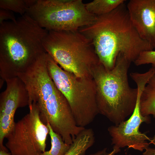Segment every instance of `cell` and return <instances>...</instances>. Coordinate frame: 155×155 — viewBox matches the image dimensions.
Returning <instances> with one entry per match:
<instances>
[{
    "mask_svg": "<svg viewBox=\"0 0 155 155\" xmlns=\"http://www.w3.org/2000/svg\"><path fill=\"white\" fill-rule=\"evenodd\" d=\"M78 31L91 41L100 61L108 70L114 68L120 53L131 63L142 52L154 49L136 30L124 3L108 13L97 16L92 23Z\"/></svg>",
    "mask_w": 155,
    "mask_h": 155,
    "instance_id": "obj_1",
    "label": "cell"
},
{
    "mask_svg": "<svg viewBox=\"0 0 155 155\" xmlns=\"http://www.w3.org/2000/svg\"><path fill=\"white\" fill-rule=\"evenodd\" d=\"M48 32L27 13L0 24V75L4 80L16 77L46 52L42 43Z\"/></svg>",
    "mask_w": 155,
    "mask_h": 155,
    "instance_id": "obj_2",
    "label": "cell"
},
{
    "mask_svg": "<svg viewBox=\"0 0 155 155\" xmlns=\"http://www.w3.org/2000/svg\"><path fill=\"white\" fill-rule=\"evenodd\" d=\"M131 63L120 53L112 69H106L100 63L92 73L98 113L115 125L132 115L136 105L137 89L130 86L127 76Z\"/></svg>",
    "mask_w": 155,
    "mask_h": 155,
    "instance_id": "obj_3",
    "label": "cell"
},
{
    "mask_svg": "<svg viewBox=\"0 0 155 155\" xmlns=\"http://www.w3.org/2000/svg\"><path fill=\"white\" fill-rule=\"evenodd\" d=\"M42 44L57 64L78 77L92 78L100 63L91 41L78 30L48 31Z\"/></svg>",
    "mask_w": 155,
    "mask_h": 155,
    "instance_id": "obj_4",
    "label": "cell"
},
{
    "mask_svg": "<svg viewBox=\"0 0 155 155\" xmlns=\"http://www.w3.org/2000/svg\"><path fill=\"white\" fill-rule=\"evenodd\" d=\"M46 59L49 74L68 102L77 125L85 127L99 113L93 78L78 77L64 70L47 53Z\"/></svg>",
    "mask_w": 155,
    "mask_h": 155,
    "instance_id": "obj_5",
    "label": "cell"
},
{
    "mask_svg": "<svg viewBox=\"0 0 155 155\" xmlns=\"http://www.w3.org/2000/svg\"><path fill=\"white\" fill-rule=\"evenodd\" d=\"M48 31H76L92 23L97 16L82 0H37L26 13Z\"/></svg>",
    "mask_w": 155,
    "mask_h": 155,
    "instance_id": "obj_6",
    "label": "cell"
},
{
    "mask_svg": "<svg viewBox=\"0 0 155 155\" xmlns=\"http://www.w3.org/2000/svg\"><path fill=\"white\" fill-rule=\"evenodd\" d=\"M29 109V113L15 123L6 137L5 147L11 155H38L45 151L49 128L41 120L35 104Z\"/></svg>",
    "mask_w": 155,
    "mask_h": 155,
    "instance_id": "obj_7",
    "label": "cell"
},
{
    "mask_svg": "<svg viewBox=\"0 0 155 155\" xmlns=\"http://www.w3.org/2000/svg\"><path fill=\"white\" fill-rule=\"evenodd\" d=\"M143 88H137V101L134 111L129 119L117 125L109 127L108 131L111 136L113 150L116 153L121 148L127 146L136 150L142 151L149 147L152 138L148 137L139 130L140 125L144 122L150 121L149 116H144L141 114L139 106V98Z\"/></svg>",
    "mask_w": 155,
    "mask_h": 155,
    "instance_id": "obj_8",
    "label": "cell"
},
{
    "mask_svg": "<svg viewBox=\"0 0 155 155\" xmlns=\"http://www.w3.org/2000/svg\"><path fill=\"white\" fill-rule=\"evenodd\" d=\"M7 87L0 96V149L7 151L4 139L13 129L17 109L29 105V97L25 85L16 77L7 80Z\"/></svg>",
    "mask_w": 155,
    "mask_h": 155,
    "instance_id": "obj_9",
    "label": "cell"
},
{
    "mask_svg": "<svg viewBox=\"0 0 155 155\" xmlns=\"http://www.w3.org/2000/svg\"><path fill=\"white\" fill-rule=\"evenodd\" d=\"M126 7L140 37L155 49V0H131Z\"/></svg>",
    "mask_w": 155,
    "mask_h": 155,
    "instance_id": "obj_10",
    "label": "cell"
},
{
    "mask_svg": "<svg viewBox=\"0 0 155 155\" xmlns=\"http://www.w3.org/2000/svg\"><path fill=\"white\" fill-rule=\"evenodd\" d=\"M139 106L141 115L155 117V73L151 77L140 95Z\"/></svg>",
    "mask_w": 155,
    "mask_h": 155,
    "instance_id": "obj_11",
    "label": "cell"
},
{
    "mask_svg": "<svg viewBox=\"0 0 155 155\" xmlns=\"http://www.w3.org/2000/svg\"><path fill=\"white\" fill-rule=\"evenodd\" d=\"M95 142L94 131L92 128H85L76 137L65 155H85L86 151Z\"/></svg>",
    "mask_w": 155,
    "mask_h": 155,
    "instance_id": "obj_12",
    "label": "cell"
},
{
    "mask_svg": "<svg viewBox=\"0 0 155 155\" xmlns=\"http://www.w3.org/2000/svg\"><path fill=\"white\" fill-rule=\"evenodd\" d=\"M124 0H94L85 3L87 10L91 13L99 16L108 13L124 3Z\"/></svg>",
    "mask_w": 155,
    "mask_h": 155,
    "instance_id": "obj_13",
    "label": "cell"
},
{
    "mask_svg": "<svg viewBox=\"0 0 155 155\" xmlns=\"http://www.w3.org/2000/svg\"><path fill=\"white\" fill-rule=\"evenodd\" d=\"M46 125L49 129L51 139L50 149L39 153L38 155H65L69 150L70 145L65 143L59 134L55 132L48 123Z\"/></svg>",
    "mask_w": 155,
    "mask_h": 155,
    "instance_id": "obj_14",
    "label": "cell"
},
{
    "mask_svg": "<svg viewBox=\"0 0 155 155\" xmlns=\"http://www.w3.org/2000/svg\"><path fill=\"white\" fill-rule=\"evenodd\" d=\"M36 0H0V9L14 12L22 16L36 1Z\"/></svg>",
    "mask_w": 155,
    "mask_h": 155,
    "instance_id": "obj_15",
    "label": "cell"
},
{
    "mask_svg": "<svg viewBox=\"0 0 155 155\" xmlns=\"http://www.w3.org/2000/svg\"><path fill=\"white\" fill-rule=\"evenodd\" d=\"M134 63L137 66L151 64L152 67L155 69V49L152 51L142 52Z\"/></svg>",
    "mask_w": 155,
    "mask_h": 155,
    "instance_id": "obj_16",
    "label": "cell"
},
{
    "mask_svg": "<svg viewBox=\"0 0 155 155\" xmlns=\"http://www.w3.org/2000/svg\"><path fill=\"white\" fill-rule=\"evenodd\" d=\"M16 18L12 11L5 9H0V24L5 21H16Z\"/></svg>",
    "mask_w": 155,
    "mask_h": 155,
    "instance_id": "obj_17",
    "label": "cell"
},
{
    "mask_svg": "<svg viewBox=\"0 0 155 155\" xmlns=\"http://www.w3.org/2000/svg\"><path fill=\"white\" fill-rule=\"evenodd\" d=\"M151 143L155 146V135L152 138ZM146 151L143 153V155H155V147L154 148H151L148 147L145 149Z\"/></svg>",
    "mask_w": 155,
    "mask_h": 155,
    "instance_id": "obj_18",
    "label": "cell"
},
{
    "mask_svg": "<svg viewBox=\"0 0 155 155\" xmlns=\"http://www.w3.org/2000/svg\"><path fill=\"white\" fill-rule=\"evenodd\" d=\"M106 148H105L103 150L99 151L95 153L91 154L89 155H114L115 152L113 151L109 153L106 152Z\"/></svg>",
    "mask_w": 155,
    "mask_h": 155,
    "instance_id": "obj_19",
    "label": "cell"
},
{
    "mask_svg": "<svg viewBox=\"0 0 155 155\" xmlns=\"http://www.w3.org/2000/svg\"><path fill=\"white\" fill-rule=\"evenodd\" d=\"M0 155H11L9 152L0 149Z\"/></svg>",
    "mask_w": 155,
    "mask_h": 155,
    "instance_id": "obj_20",
    "label": "cell"
}]
</instances>
